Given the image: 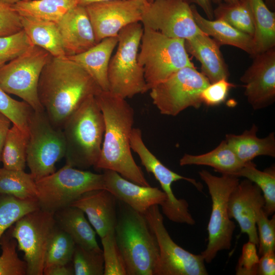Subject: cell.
<instances>
[{"mask_svg":"<svg viewBox=\"0 0 275 275\" xmlns=\"http://www.w3.org/2000/svg\"><path fill=\"white\" fill-rule=\"evenodd\" d=\"M235 86L227 79H222L210 84L201 93L202 103L211 106L221 104L225 101L230 90Z\"/></svg>","mask_w":275,"mask_h":275,"instance_id":"cell-43","label":"cell"},{"mask_svg":"<svg viewBox=\"0 0 275 275\" xmlns=\"http://www.w3.org/2000/svg\"><path fill=\"white\" fill-rule=\"evenodd\" d=\"M3 235L0 239L2 254L0 256V275L26 274V266L16 252L17 242Z\"/></svg>","mask_w":275,"mask_h":275,"instance_id":"cell-39","label":"cell"},{"mask_svg":"<svg viewBox=\"0 0 275 275\" xmlns=\"http://www.w3.org/2000/svg\"><path fill=\"white\" fill-rule=\"evenodd\" d=\"M85 214L81 209L72 205L54 213L57 226L67 233L75 244L86 249H99L96 232Z\"/></svg>","mask_w":275,"mask_h":275,"instance_id":"cell-26","label":"cell"},{"mask_svg":"<svg viewBox=\"0 0 275 275\" xmlns=\"http://www.w3.org/2000/svg\"><path fill=\"white\" fill-rule=\"evenodd\" d=\"M33 111L26 102L12 98L0 87V112L28 135L29 120Z\"/></svg>","mask_w":275,"mask_h":275,"instance_id":"cell-38","label":"cell"},{"mask_svg":"<svg viewBox=\"0 0 275 275\" xmlns=\"http://www.w3.org/2000/svg\"><path fill=\"white\" fill-rule=\"evenodd\" d=\"M56 23L66 56L82 53L97 43L85 6L77 5Z\"/></svg>","mask_w":275,"mask_h":275,"instance_id":"cell-20","label":"cell"},{"mask_svg":"<svg viewBox=\"0 0 275 275\" xmlns=\"http://www.w3.org/2000/svg\"><path fill=\"white\" fill-rule=\"evenodd\" d=\"M187 52L197 59L201 64V72L210 83L222 79H228L230 73L220 45L206 34H200L185 40Z\"/></svg>","mask_w":275,"mask_h":275,"instance_id":"cell-22","label":"cell"},{"mask_svg":"<svg viewBox=\"0 0 275 275\" xmlns=\"http://www.w3.org/2000/svg\"><path fill=\"white\" fill-rule=\"evenodd\" d=\"M268 8L271 10L275 8V0H263Z\"/></svg>","mask_w":275,"mask_h":275,"instance_id":"cell-51","label":"cell"},{"mask_svg":"<svg viewBox=\"0 0 275 275\" xmlns=\"http://www.w3.org/2000/svg\"><path fill=\"white\" fill-rule=\"evenodd\" d=\"M72 261L75 275L104 274L103 254L100 248L86 249L76 244Z\"/></svg>","mask_w":275,"mask_h":275,"instance_id":"cell-37","label":"cell"},{"mask_svg":"<svg viewBox=\"0 0 275 275\" xmlns=\"http://www.w3.org/2000/svg\"><path fill=\"white\" fill-rule=\"evenodd\" d=\"M235 176L244 177L256 184L261 190L265 204L263 210L269 216L275 211V168L271 167L263 171L256 168L252 161L246 162Z\"/></svg>","mask_w":275,"mask_h":275,"instance_id":"cell-32","label":"cell"},{"mask_svg":"<svg viewBox=\"0 0 275 275\" xmlns=\"http://www.w3.org/2000/svg\"><path fill=\"white\" fill-rule=\"evenodd\" d=\"M22 30L33 45L48 51L52 57H66L56 22L20 16Z\"/></svg>","mask_w":275,"mask_h":275,"instance_id":"cell-27","label":"cell"},{"mask_svg":"<svg viewBox=\"0 0 275 275\" xmlns=\"http://www.w3.org/2000/svg\"><path fill=\"white\" fill-rule=\"evenodd\" d=\"M141 22L144 28L170 38L186 40L204 33L194 20L190 5L184 0H155L144 7Z\"/></svg>","mask_w":275,"mask_h":275,"instance_id":"cell-15","label":"cell"},{"mask_svg":"<svg viewBox=\"0 0 275 275\" xmlns=\"http://www.w3.org/2000/svg\"><path fill=\"white\" fill-rule=\"evenodd\" d=\"M29 135L12 124L6 136L1 155L3 167L24 170L26 163Z\"/></svg>","mask_w":275,"mask_h":275,"instance_id":"cell-33","label":"cell"},{"mask_svg":"<svg viewBox=\"0 0 275 275\" xmlns=\"http://www.w3.org/2000/svg\"><path fill=\"white\" fill-rule=\"evenodd\" d=\"M138 53L148 91L185 67H195L185 46V40L167 37L144 28Z\"/></svg>","mask_w":275,"mask_h":275,"instance_id":"cell-6","label":"cell"},{"mask_svg":"<svg viewBox=\"0 0 275 275\" xmlns=\"http://www.w3.org/2000/svg\"><path fill=\"white\" fill-rule=\"evenodd\" d=\"M275 254L269 252L260 256L257 275H274Z\"/></svg>","mask_w":275,"mask_h":275,"instance_id":"cell-46","label":"cell"},{"mask_svg":"<svg viewBox=\"0 0 275 275\" xmlns=\"http://www.w3.org/2000/svg\"><path fill=\"white\" fill-rule=\"evenodd\" d=\"M258 129L253 124L250 129L240 134L226 135V141L243 163L251 161L258 156L275 157L274 133L259 138L257 135Z\"/></svg>","mask_w":275,"mask_h":275,"instance_id":"cell-25","label":"cell"},{"mask_svg":"<svg viewBox=\"0 0 275 275\" xmlns=\"http://www.w3.org/2000/svg\"><path fill=\"white\" fill-rule=\"evenodd\" d=\"M143 31L140 22L130 24L122 29L117 36V49L109 63V91L124 99L148 91L144 69L138 60Z\"/></svg>","mask_w":275,"mask_h":275,"instance_id":"cell-5","label":"cell"},{"mask_svg":"<svg viewBox=\"0 0 275 275\" xmlns=\"http://www.w3.org/2000/svg\"><path fill=\"white\" fill-rule=\"evenodd\" d=\"M95 97L103 116L104 131L100 155L94 168L112 170L133 182L150 186L131 153L133 108L126 99L109 91L101 90Z\"/></svg>","mask_w":275,"mask_h":275,"instance_id":"cell-2","label":"cell"},{"mask_svg":"<svg viewBox=\"0 0 275 275\" xmlns=\"http://www.w3.org/2000/svg\"><path fill=\"white\" fill-rule=\"evenodd\" d=\"M239 0H212V3L219 4L221 3L231 4L235 3Z\"/></svg>","mask_w":275,"mask_h":275,"instance_id":"cell-52","label":"cell"},{"mask_svg":"<svg viewBox=\"0 0 275 275\" xmlns=\"http://www.w3.org/2000/svg\"><path fill=\"white\" fill-rule=\"evenodd\" d=\"M256 226L258 237L259 256L275 250V215L271 219L262 209L258 214Z\"/></svg>","mask_w":275,"mask_h":275,"instance_id":"cell-42","label":"cell"},{"mask_svg":"<svg viewBox=\"0 0 275 275\" xmlns=\"http://www.w3.org/2000/svg\"><path fill=\"white\" fill-rule=\"evenodd\" d=\"M11 124L12 123L11 120L0 112V162L4 142Z\"/></svg>","mask_w":275,"mask_h":275,"instance_id":"cell-47","label":"cell"},{"mask_svg":"<svg viewBox=\"0 0 275 275\" xmlns=\"http://www.w3.org/2000/svg\"><path fill=\"white\" fill-rule=\"evenodd\" d=\"M115 1V0H79L78 5L82 6H86L87 5H88L92 3L107 2V1Z\"/></svg>","mask_w":275,"mask_h":275,"instance_id":"cell-50","label":"cell"},{"mask_svg":"<svg viewBox=\"0 0 275 275\" xmlns=\"http://www.w3.org/2000/svg\"><path fill=\"white\" fill-rule=\"evenodd\" d=\"M265 201L260 188L247 179L239 182L230 195L228 202L229 217L238 224L241 232L257 247L259 241L256 219Z\"/></svg>","mask_w":275,"mask_h":275,"instance_id":"cell-18","label":"cell"},{"mask_svg":"<svg viewBox=\"0 0 275 275\" xmlns=\"http://www.w3.org/2000/svg\"><path fill=\"white\" fill-rule=\"evenodd\" d=\"M154 233L159 255L154 275H207L201 254H194L180 247L171 238L158 205L150 207L144 214Z\"/></svg>","mask_w":275,"mask_h":275,"instance_id":"cell-14","label":"cell"},{"mask_svg":"<svg viewBox=\"0 0 275 275\" xmlns=\"http://www.w3.org/2000/svg\"><path fill=\"white\" fill-rule=\"evenodd\" d=\"M44 275H73V268L67 265H57L45 268L43 270Z\"/></svg>","mask_w":275,"mask_h":275,"instance_id":"cell-48","label":"cell"},{"mask_svg":"<svg viewBox=\"0 0 275 275\" xmlns=\"http://www.w3.org/2000/svg\"><path fill=\"white\" fill-rule=\"evenodd\" d=\"M245 163L239 159L226 140L209 152L200 155L185 154L179 160L181 166H207L222 174L234 176Z\"/></svg>","mask_w":275,"mask_h":275,"instance_id":"cell-28","label":"cell"},{"mask_svg":"<svg viewBox=\"0 0 275 275\" xmlns=\"http://www.w3.org/2000/svg\"><path fill=\"white\" fill-rule=\"evenodd\" d=\"M33 45L25 32L0 37V68Z\"/></svg>","mask_w":275,"mask_h":275,"instance_id":"cell-41","label":"cell"},{"mask_svg":"<svg viewBox=\"0 0 275 275\" xmlns=\"http://www.w3.org/2000/svg\"><path fill=\"white\" fill-rule=\"evenodd\" d=\"M51 57L41 47L32 45L0 68V87L22 99L34 111H44L38 98V85L42 69Z\"/></svg>","mask_w":275,"mask_h":275,"instance_id":"cell-10","label":"cell"},{"mask_svg":"<svg viewBox=\"0 0 275 275\" xmlns=\"http://www.w3.org/2000/svg\"><path fill=\"white\" fill-rule=\"evenodd\" d=\"M104 189L134 210L144 214L153 205L161 206L166 201L165 193L157 187L133 182L112 170H103Z\"/></svg>","mask_w":275,"mask_h":275,"instance_id":"cell-19","label":"cell"},{"mask_svg":"<svg viewBox=\"0 0 275 275\" xmlns=\"http://www.w3.org/2000/svg\"><path fill=\"white\" fill-rule=\"evenodd\" d=\"M85 7L97 43L103 39L117 37L126 26L141 22L145 6L139 0H115Z\"/></svg>","mask_w":275,"mask_h":275,"instance_id":"cell-16","label":"cell"},{"mask_svg":"<svg viewBox=\"0 0 275 275\" xmlns=\"http://www.w3.org/2000/svg\"><path fill=\"white\" fill-rule=\"evenodd\" d=\"M210 84L195 66L185 67L151 88L150 95L160 114L176 116L188 107L199 108L201 93Z\"/></svg>","mask_w":275,"mask_h":275,"instance_id":"cell-11","label":"cell"},{"mask_svg":"<svg viewBox=\"0 0 275 275\" xmlns=\"http://www.w3.org/2000/svg\"><path fill=\"white\" fill-rule=\"evenodd\" d=\"M101 91L91 75L66 57H51L38 85L40 102L51 124L62 129L67 119L89 97Z\"/></svg>","mask_w":275,"mask_h":275,"instance_id":"cell-1","label":"cell"},{"mask_svg":"<svg viewBox=\"0 0 275 275\" xmlns=\"http://www.w3.org/2000/svg\"><path fill=\"white\" fill-rule=\"evenodd\" d=\"M41 209L54 213L70 205L84 193L104 189L102 174L65 164L58 171L36 181Z\"/></svg>","mask_w":275,"mask_h":275,"instance_id":"cell-7","label":"cell"},{"mask_svg":"<svg viewBox=\"0 0 275 275\" xmlns=\"http://www.w3.org/2000/svg\"><path fill=\"white\" fill-rule=\"evenodd\" d=\"M40 208L37 200L7 196L0 200V239L5 232L26 213Z\"/></svg>","mask_w":275,"mask_h":275,"instance_id":"cell-36","label":"cell"},{"mask_svg":"<svg viewBox=\"0 0 275 275\" xmlns=\"http://www.w3.org/2000/svg\"><path fill=\"white\" fill-rule=\"evenodd\" d=\"M26 164L35 181L54 173L56 164L65 157L62 129L53 126L44 111H33L28 123Z\"/></svg>","mask_w":275,"mask_h":275,"instance_id":"cell-9","label":"cell"},{"mask_svg":"<svg viewBox=\"0 0 275 275\" xmlns=\"http://www.w3.org/2000/svg\"><path fill=\"white\" fill-rule=\"evenodd\" d=\"M240 77L248 101L254 109L272 104L275 99V47L256 54Z\"/></svg>","mask_w":275,"mask_h":275,"instance_id":"cell-17","label":"cell"},{"mask_svg":"<svg viewBox=\"0 0 275 275\" xmlns=\"http://www.w3.org/2000/svg\"><path fill=\"white\" fill-rule=\"evenodd\" d=\"M56 226L54 213L40 208L26 213L15 223L12 237L24 253L26 274H43L46 252Z\"/></svg>","mask_w":275,"mask_h":275,"instance_id":"cell-12","label":"cell"},{"mask_svg":"<svg viewBox=\"0 0 275 275\" xmlns=\"http://www.w3.org/2000/svg\"><path fill=\"white\" fill-rule=\"evenodd\" d=\"M189 5H197L200 6L206 15L208 19L214 18V9L212 0H184Z\"/></svg>","mask_w":275,"mask_h":275,"instance_id":"cell-49","label":"cell"},{"mask_svg":"<svg viewBox=\"0 0 275 275\" xmlns=\"http://www.w3.org/2000/svg\"><path fill=\"white\" fill-rule=\"evenodd\" d=\"M248 1L254 19L255 56L275 46V13L268 8L263 0Z\"/></svg>","mask_w":275,"mask_h":275,"instance_id":"cell-29","label":"cell"},{"mask_svg":"<svg viewBox=\"0 0 275 275\" xmlns=\"http://www.w3.org/2000/svg\"><path fill=\"white\" fill-rule=\"evenodd\" d=\"M2 2H3L5 3L13 5L17 2L22 1V0H0Z\"/></svg>","mask_w":275,"mask_h":275,"instance_id":"cell-53","label":"cell"},{"mask_svg":"<svg viewBox=\"0 0 275 275\" xmlns=\"http://www.w3.org/2000/svg\"><path fill=\"white\" fill-rule=\"evenodd\" d=\"M75 245L71 237L56 226L46 252L44 269L54 265L69 264L72 261Z\"/></svg>","mask_w":275,"mask_h":275,"instance_id":"cell-35","label":"cell"},{"mask_svg":"<svg viewBox=\"0 0 275 275\" xmlns=\"http://www.w3.org/2000/svg\"><path fill=\"white\" fill-rule=\"evenodd\" d=\"M142 3H143L145 6L148 5L146 0H139Z\"/></svg>","mask_w":275,"mask_h":275,"instance_id":"cell-54","label":"cell"},{"mask_svg":"<svg viewBox=\"0 0 275 275\" xmlns=\"http://www.w3.org/2000/svg\"><path fill=\"white\" fill-rule=\"evenodd\" d=\"M194 20L201 31L213 39L221 46L229 45L238 47L251 56L255 54L253 37L234 28L220 19L204 18L195 5H190Z\"/></svg>","mask_w":275,"mask_h":275,"instance_id":"cell-24","label":"cell"},{"mask_svg":"<svg viewBox=\"0 0 275 275\" xmlns=\"http://www.w3.org/2000/svg\"><path fill=\"white\" fill-rule=\"evenodd\" d=\"M95 96L86 99L67 119L62 128L66 164L83 170L97 163L103 139V116Z\"/></svg>","mask_w":275,"mask_h":275,"instance_id":"cell-3","label":"cell"},{"mask_svg":"<svg viewBox=\"0 0 275 275\" xmlns=\"http://www.w3.org/2000/svg\"><path fill=\"white\" fill-rule=\"evenodd\" d=\"M131 150L140 157L142 165L152 173L159 183L167 198L160 206L162 213L170 221L180 224L194 225L196 222L189 212L188 204L183 199H177L173 192L174 182L186 180L202 191V185L196 180L182 176L168 168L148 149L144 143L141 130L133 128L130 137Z\"/></svg>","mask_w":275,"mask_h":275,"instance_id":"cell-13","label":"cell"},{"mask_svg":"<svg viewBox=\"0 0 275 275\" xmlns=\"http://www.w3.org/2000/svg\"><path fill=\"white\" fill-rule=\"evenodd\" d=\"M146 1L147 2V3L149 4H151L153 3L155 0H146Z\"/></svg>","mask_w":275,"mask_h":275,"instance_id":"cell-55","label":"cell"},{"mask_svg":"<svg viewBox=\"0 0 275 275\" xmlns=\"http://www.w3.org/2000/svg\"><path fill=\"white\" fill-rule=\"evenodd\" d=\"M78 2L79 0H22L12 6L20 16L57 22L78 5Z\"/></svg>","mask_w":275,"mask_h":275,"instance_id":"cell-30","label":"cell"},{"mask_svg":"<svg viewBox=\"0 0 275 275\" xmlns=\"http://www.w3.org/2000/svg\"><path fill=\"white\" fill-rule=\"evenodd\" d=\"M0 194L21 200H37L36 181L24 170L0 167Z\"/></svg>","mask_w":275,"mask_h":275,"instance_id":"cell-31","label":"cell"},{"mask_svg":"<svg viewBox=\"0 0 275 275\" xmlns=\"http://www.w3.org/2000/svg\"><path fill=\"white\" fill-rule=\"evenodd\" d=\"M214 17L225 21L234 28L251 36L255 32L252 10L248 0L221 3L213 11Z\"/></svg>","mask_w":275,"mask_h":275,"instance_id":"cell-34","label":"cell"},{"mask_svg":"<svg viewBox=\"0 0 275 275\" xmlns=\"http://www.w3.org/2000/svg\"><path fill=\"white\" fill-rule=\"evenodd\" d=\"M103 247L104 275H126L125 264L117 245L115 230L100 238Z\"/></svg>","mask_w":275,"mask_h":275,"instance_id":"cell-40","label":"cell"},{"mask_svg":"<svg viewBox=\"0 0 275 275\" xmlns=\"http://www.w3.org/2000/svg\"><path fill=\"white\" fill-rule=\"evenodd\" d=\"M20 17L12 5L0 1V37L11 35L21 31Z\"/></svg>","mask_w":275,"mask_h":275,"instance_id":"cell-44","label":"cell"},{"mask_svg":"<svg viewBox=\"0 0 275 275\" xmlns=\"http://www.w3.org/2000/svg\"><path fill=\"white\" fill-rule=\"evenodd\" d=\"M124 204L117 215L115 237L126 275H154L159 255L156 238L144 214Z\"/></svg>","mask_w":275,"mask_h":275,"instance_id":"cell-4","label":"cell"},{"mask_svg":"<svg viewBox=\"0 0 275 275\" xmlns=\"http://www.w3.org/2000/svg\"><path fill=\"white\" fill-rule=\"evenodd\" d=\"M118 42L117 37L106 38L82 53L66 57L81 66L102 91H109L108 68Z\"/></svg>","mask_w":275,"mask_h":275,"instance_id":"cell-23","label":"cell"},{"mask_svg":"<svg viewBox=\"0 0 275 275\" xmlns=\"http://www.w3.org/2000/svg\"><path fill=\"white\" fill-rule=\"evenodd\" d=\"M257 246L250 241L244 244L236 266L237 275H257L258 262Z\"/></svg>","mask_w":275,"mask_h":275,"instance_id":"cell-45","label":"cell"},{"mask_svg":"<svg viewBox=\"0 0 275 275\" xmlns=\"http://www.w3.org/2000/svg\"><path fill=\"white\" fill-rule=\"evenodd\" d=\"M117 199L105 189L88 191L70 205L81 209L100 238L115 230L117 221Z\"/></svg>","mask_w":275,"mask_h":275,"instance_id":"cell-21","label":"cell"},{"mask_svg":"<svg viewBox=\"0 0 275 275\" xmlns=\"http://www.w3.org/2000/svg\"><path fill=\"white\" fill-rule=\"evenodd\" d=\"M208 189L212 202L211 212L207 226L208 243L201 255L206 263H210L218 252L229 250L235 229L229 216L228 202L230 195L239 182L236 176L222 174L214 176L205 170L199 172Z\"/></svg>","mask_w":275,"mask_h":275,"instance_id":"cell-8","label":"cell"}]
</instances>
